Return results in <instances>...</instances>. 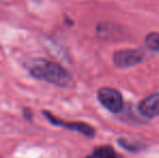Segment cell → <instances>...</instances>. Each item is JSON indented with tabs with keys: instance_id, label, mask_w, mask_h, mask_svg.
<instances>
[{
	"instance_id": "10",
	"label": "cell",
	"mask_w": 159,
	"mask_h": 158,
	"mask_svg": "<svg viewBox=\"0 0 159 158\" xmlns=\"http://www.w3.org/2000/svg\"><path fill=\"white\" fill-rule=\"evenodd\" d=\"M0 158H1V157H0Z\"/></svg>"
},
{
	"instance_id": "3",
	"label": "cell",
	"mask_w": 159,
	"mask_h": 158,
	"mask_svg": "<svg viewBox=\"0 0 159 158\" xmlns=\"http://www.w3.org/2000/svg\"><path fill=\"white\" fill-rule=\"evenodd\" d=\"M98 100L105 108L111 113H120L124 108V99L121 93L114 88L103 87L98 90Z\"/></svg>"
},
{
	"instance_id": "2",
	"label": "cell",
	"mask_w": 159,
	"mask_h": 158,
	"mask_svg": "<svg viewBox=\"0 0 159 158\" xmlns=\"http://www.w3.org/2000/svg\"><path fill=\"white\" fill-rule=\"evenodd\" d=\"M42 114L46 117L47 120L50 122L51 124L57 127H62V128L68 129L71 131H77V132L81 133V134L86 135L88 138H93L95 134V130L92 126L86 124V122L82 121H67V120L61 119L59 117H57L55 115H53L49 111L43 110L42 111Z\"/></svg>"
},
{
	"instance_id": "8",
	"label": "cell",
	"mask_w": 159,
	"mask_h": 158,
	"mask_svg": "<svg viewBox=\"0 0 159 158\" xmlns=\"http://www.w3.org/2000/svg\"><path fill=\"white\" fill-rule=\"evenodd\" d=\"M22 115H23L24 118H25L26 120H28V121H32L33 118H34L33 111L28 107H24L23 110H22Z\"/></svg>"
},
{
	"instance_id": "1",
	"label": "cell",
	"mask_w": 159,
	"mask_h": 158,
	"mask_svg": "<svg viewBox=\"0 0 159 158\" xmlns=\"http://www.w3.org/2000/svg\"><path fill=\"white\" fill-rule=\"evenodd\" d=\"M27 70L34 79L54 84L60 88H67L73 81L71 74L60 63L46 59H33Z\"/></svg>"
},
{
	"instance_id": "4",
	"label": "cell",
	"mask_w": 159,
	"mask_h": 158,
	"mask_svg": "<svg viewBox=\"0 0 159 158\" xmlns=\"http://www.w3.org/2000/svg\"><path fill=\"white\" fill-rule=\"evenodd\" d=\"M144 56L145 53L142 49H122L114 53L113 62L117 67L128 68L140 64Z\"/></svg>"
},
{
	"instance_id": "6",
	"label": "cell",
	"mask_w": 159,
	"mask_h": 158,
	"mask_svg": "<svg viewBox=\"0 0 159 158\" xmlns=\"http://www.w3.org/2000/svg\"><path fill=\"white\" fill-rule=\"evenodd\" d=\"M87 158H121V156L116 153L111 146L105 145L95 148L94 152Z\"/></svg>"
},
{
	"instance_id": "9",
	"label": "cell",
	"mask_w": 159,
	"mask_h": 158,
	"mask_svg": "<svg viewBox=\"0 0 159 158\" xmlns=\"http://www.w3.org/2000/svg\"><path fill=\"white\" fill-rule=\"evenodd\" d=\"M12 0H0V2H2V3H9V2H11Z\"/></svg>"
},
{
	"instance_id": "5",
	"label": "cell",
	"mask_w": 159,
	"mask_h": 158,
	"mask_svg": "<svg viewBox=\"0 0 159 158\" xmlns=\"http://www.w3.org/2000/svg\"><path fill=\"white\" fill-rule=\"evenodd\" d=\"M139 111L146 118H155L159 116V93H153L139 104Z\"/></svg>"
},
{
	"instance_id": "7",
	"label": "cell",
	"mask_w": 159,
	"mask_h": 158,
	"mask_svg": "<svg viewBox=\"0 0 159 158\" xmlns=\"http://www.w3.org/2000/svg\"><path fill=\"white\" fill-rule=\"evenodd\" d=\"M145 43L147 48L159 52V33H149L145 38Z\"/></svg>"
}]
</instances>
